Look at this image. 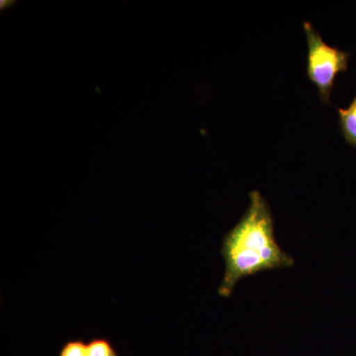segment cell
I'll use <instances>...</instances> for the list:
<instances>
[{
  "mask_svg": "<svg viewBox=\"0 0 356 356\" xmlns=\"http://www.w3.org/2000/svg\"><path fill=\"white\" fill-rule=\"evenodd\" d=\"M58 356H86V343L81 339L67 341L60 348Z\"/></svg>",
  "mask_w": 356,
  "mask_h": 356,
  "instance_id": "obj_5",
  "label": "cell"
},
{
  "mask_svg": "<svg viewBox=\"0 0 356 356\" xmlns=\"http://www.w3.org/2000/svg\"><path fill=\"white\" fill-rule=\"evenodd\" d=\"M221 254L225 273L218 294L222 298H229L243 278L295 264L276 241L273 213L259 191L250 192L245 214L222 236Z\"/></svg>",
  "mask_w": 356,
  "mask_h": 356,
  "instance_id": "obj_1",
  "label": "cell"
},
{
  "mask_svg": "<svg viewBox=\"0 0 356 356\" xmlns=\"http://www.w3.org/2000/svg\"><path fill=\"white\" fill-rule=\"evenodd\" d=\"M339 128L348 144L356 147V95L348 108H339Z\"/></svg>",
  "mask_w": 356,
  "mask_h": 356,
  "instance_id": "obj_3",
  "label": "cell"
},
{
  "mask_svg": "<svg viewBox=\"0 0 356 356\" xmlns=\"http://www.w3.org/2000/svg\"><path fill=\"white\" fill-rule=\"evenodd\" d=\"M86 356H119L108 339L97 337L86 343Z\"/></svg>",
  "mask_w": 356,
  "mask_h": 356,
  "instance_id": "obj_4",
  "label": "cell"
},
{
  "mask_svg": "<svg viewBox=\"0 0 356 356\" xmlns=\"http://www.w3.org/2000/svg\"><path fill=\"white\" fill-rule=\"evenodd\" d=\"M303 28L308 44L307 76L317 86L322 102L330 103L336 77L339 72L348 70L350 54L325 43L322 35L309 21H304Z\"/></svg>",
  "mask_w": 356,
  "mask_h": 356,
  "instance_id": "obj_2",
  "label": "cell"
}]
</instances>
